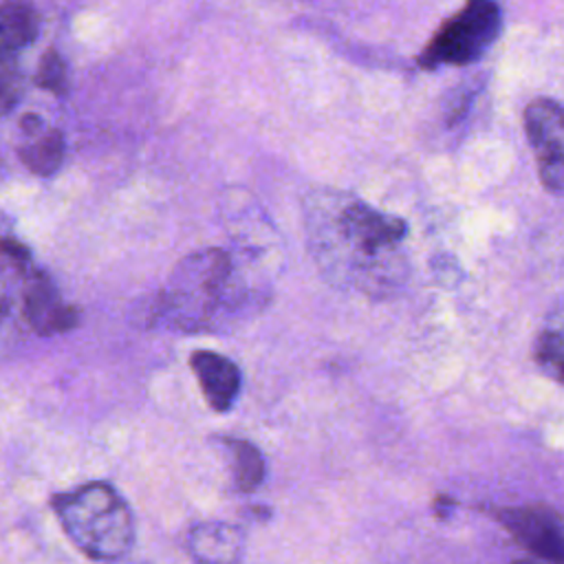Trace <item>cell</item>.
Wrapping results in <instances>:
<instances>
[{"label": "cell", "mask_w": 564, "mask_h": 564, "mask_svg": "<svg viewBox=\"0 0 564 564\" xmlns=\"http://www.w3.org/2000/svg\"><path fill=\"white\" fill-rule=\"evenodd\" d=\"M189 366L198 379L207 405L216 412H227L242 386L238 366L214 350H196L189 357Z\"/></svg>", "instance_id": "7"}, {"label": "cell", "mask_w": 564, "mask_h": 564, "mask_svg": "<svg viewBox=\"0 0 564 564\" xmlns=\"http://www.w3.org/2000/svg\"><path fill=\"white\" fill-rule=\"evenodd\" d=\"M511 564H538V562H533V560H516V562H511ZM549 564V562H546Z\"/></svg>", "instance_id": "16"}, {"label": "cell", "mask_w": 564, "mask_h": 564, "mask_svg": "<svg viewBox=\"0 0 564 564\" xmlns=\"http://www.w3.org/2000/svg\"><path fill=\"white\" fill-rule=\"evenodd\" d=\"M524 132L533 148L538 174L549 192H564V106L535 97L524 108Z\"/></svg>", "instance_id": "4"}, {"label": "cell", "mask_w": 564, "mask_h": 564, "mask_svg": "<svg viewBox=\"0 0 564 564\" xmlns=\"http://www.w3.org/2000/svg\"><path fill=\"white\" fill-rule=\"evenodd\" d=\"M187 551L196 564H238L245 533L229 522H200L187 535Z\"/></svg>", "instance_id": "8"}, {"label": "cell", "mask_w": 564, "mask_h": 564, "mask_svg": "<svg viewBox=\"0 0 564 564\" xmlns=\"http://www.w3.org/2000/svg\"><path fill=\"white\" fill-rule=\"evenodd\" d=\"M2 251H4V256L7 258H11L15 264H24V262H29V249L24 247V245H20V242H15V240H11V238H4L2 240Z\"/></svg>", "instance_id": "15"}, {"label": "cell", "mask_w": 564, "mask_h": 564, "mask_svg": "<svg viewBox=\"0 0 564 564\" xmlns=\"http://www.w3.org/2000/svg\"><path fill=\"white\" fill-rule=\"evenodd\" d=\"M22 313L29 326L37 335H57L77 326V311L64 304L53 286V282L42 273H31L24 286Z\"/></svg>", "instance_id": "6"}, {"label": "cell", "mask_w": 564, "mask_h": 564, "mask_svg": "<svg viewBox=\"0 0 564 564\" xmlns=\"http://www.w3.org/2000/svg\"><path fill=\"white\" fill-rule=\"evenodd\" d=\"M51 507L68 540L90 560L117 562L134 544V518L121 494L90 480L51 498Z\"/></svg>", "instance_id": "1"}, {"label": "cell", "mask_w": 564, "mask_h": 564, "mask_svg": "<svg viewBox=\"0 0 564 564\" xmlns=\"http://www.w3.org/2000/svg\"><path fill=\"white\" fill-rule=\"evenodd\" d=\"M20 90V75L13 66V59L9 53H2V70H0V95H2V112H11L13 104L18 101Z\"/></svg>", "instance_id": "14"}, {"label": "cell", "mask_w": 564, "mask_h": 564, "mask_svg": "<svg viewBox=\"0 0 564 564\" xmlns=\"http://www.w3.org/2000/svg\"><path fill=\"white\" fill-rule=\"evenodd\" d=\"M500 524L538 560L564 564V524L544 507H507L498 509Z\"/></svg>", "instance_id": "5"}, {"label": "cell", "mask_w": 564, "mask_h": 564, "mask_svg": "<svg viewBox=\"0 0 564 564\" xmlns=\"http://www.w3.org/2000/svg\"><path fill=\"white\" fill-rule=\"evenodd\" d=\"M229 278V258L218 251L187 256L174 271L172 284L159 295V308L174 313L176 322L196 328L218 306Z\"/></svg>", "instance_id": "3"}, {"label": "cell", "mask_w": 564, "mask_h": 564, "mask_svg": "<svg viewBox=\"0 0 564 564\" xmlns=\"http://www.w3.org/2000/svg\"><path fill=\"white\" fill-rule=\"evenodd\" d=\"M500 7L494 0H467L427 42L421 68L465 66L476 62L500 33Z\"/></svg>", "instance_id": "2"}, {"label": "cell", "mask_w": 564, "mask_h": 564, "mask_svg": "<svg viewBox=\"0 0 564 564\" xmlns=\"http://www.w3.org/2000/svg\"><path fill=\"white\" fill-rule=\"evenodd\" d=\"M35 84L57 97L66 95V64L62 59V55L55 48H48L42 57H40V66H37V75H35Z\"/></svg>", "instance_id": "13"}, {"label": "cell", "mask_w": 564, "mask_h": 564, "mask_svg": "<svg viewBox=\"0 0 564 564\" xmlns=\"http://www.w3.org/2000/svg\"><path fill=\"white\" fill-rule=\"evenodd\" d=\"M20 130L24 134V141L18 145L20 161L40 176L53 174L64 159L62 132L55 128H46L44 121L33 112L22 115Z\"/></svg>", "instance_id": "9"}, {"label": "cell", "mask_w": 564, "mask_h": 564, "mask_svg": "<svg viewBox=\"0 0 564 564\" xmlns=\"http://www.w3.org/2000/svg\"><path fill=\"white\" fill-rule=\"evenodd\" d=\"M231 456H234V482L242 494H249L260 487L264 480V456L262 452L251 443L242 438H231L229 441Z\"/></svg>", "instance_id": "11"}, {"label": "cell", "mask_w": 564, "mask_h": 564, "mask_svg": "<svg viewBox=\"0 0 564 564\" xmlns=\"http://www.w3.org/2000/svg\"><path fill=\"white\" fill-rule=\"evenodd\" d=\"M533 359L546 377L564 386V335L562 333L542 330L533 344Z\"/></svg>", "instance_id": "12"}, {"label": "cell", "mask_w": 564, "mask_h": 564, "mask_svg": "<svg viewBox=\"0 0 564 564\" xmlns=\"http://www.w3.org/2000/svg\"><path fill=\"white\" fill-rule=\"evenodd\" d=\"M2 53H18L29 46L40 33V15L26 0L2 2Z\"/></svg>", "instance_id": "10"}]
</instances>
